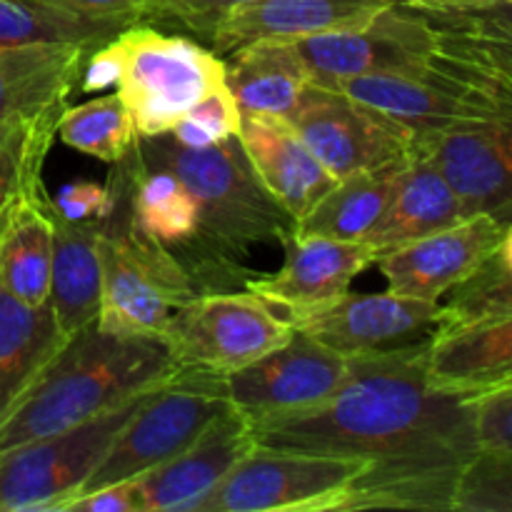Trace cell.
Returning a JSON list of instances; mask_svg holds the SVG:
<instances>
[{
    "mask_svg": "<svg viewBox=\"0 0 512 512\" xmlns=\"http://www.w3.org/2000/svg\"><path fill=\"white\" fill-rule=\"evenodd\" d=\"M425 343L353 355L323 403L250 425L255 443L363 460L345 510H450L478 448L468 400L430 385Z\"/></svg>",
    "mask_w": 512,
    "mask_h": 512,
    "instance_id": "1",
    "label": "cell"
},
{
    "mask_svg": "<svg viewBox=\"0 0 512 512\" xmlns=\"http://www.w3.org/2000/svg\"><path fill=\"white\" fill-rule=\"evenodd\" d=\"M145 165L178 175L198 205V238L178 255L198 293L225 290L250 278L240 258L250 245L273 243L293 233L295 220L275 203L250 168L238 135L210 148H183L170 138H138Z\"/></svg>",
    "mask_w": 512,
    "mask_h": 512,
    "instance_id": "2",
    "label": "cell"
},
{
    "mask_svg": "<svg viewBox=\"0 0 512 512\" xmlns=\"http://www.w3.org/2000/svg\"><path fill=\"white\" fill-rule=\"evenodd\" d=\"M158 338H123L95 323L65 338L0 423V450L73 428L178 375Z\"/></svg>",
    "mask_w": 512,
    "mask_h": 512,
    "instance_id": "3",
    "label": "cell"
},
{
    "mask_svg": "<svg viewBox=\"0 0 512 512\" xmlns=\"http://www.w3.org/2000/svg\"><path fill=\"white\" fill-rule=\"evenodd\" d=\"M138 145V143H135ZM135 145L113 165L100 218V308L95 325L123 338H158L178 305L198 293L178 255L138 228L133 215Z\"/></svg>",
    "mask_w": 512,
    "mask_h": 512,
    "instance_id": "4",
    "label": "cell"
},
{
    "mask_svg": "<svg viewBox=\"0 0 512 512\" xmlns=\"http://www.w3.org/2000/svg\"><path fill=\"white\" fill-rule=\"evenodd\" d=\"M120 55L118 95L138 138H158L208 93L225 85L218 53L185 35H165L150 23H133L113 38Z\"/></svg>",
    "mask_w": 512,
    "mask_h": 512,
    "instance_id": "5",
    "label": "cell"
},
{
    "mask_svg": "<svg viewBox=\"0 0 512 512\" xmlns=\"http://www.w3.org/2000/svg\"><path fill=\"white\" fill-rule=\"evenodd\" d=\"M290 335L288 318H278L273 305L258 295L205 290L173 310L163 345L178 370L223 378L263 358Z\"/></svg>",
    "mask_w": 512,
    "mask_h": 512,
    "instance_id": "6",
    "label": "cell"
},
{
    "mask_svg": "<svg viewBox=\"0 0 512 512\" xmlns=\"http://www.w3.org/2000/svg\"><path fill=\"white\" fill-rule=\"evenodd\" d=\"M158 388L73 428L0 450V512H58L60 503L78 493L120 430Z\"/></svg>",
    "mask_w": 512,
    "mask_h": 512,
    "instance_id": "7",
    "label": "cell"
},
{
    "mask_svg": "<svg viewBox=\"0 0 512 512\" xmlns=\"http://www.w3.org/2000/svg\"><path fill=\"white\" fill-rule=\"evenodd\" d=\"M363 473L358 458L255 443L198 512L345 510Z\"/></svg>",
    "mask_w": 512,
    "mask_h": 512,
    "instance_id": "8",
    "label": "cell"
},
{
    "mask_svg": "<svg viewBox=\"0 0 512 512\" xmlns=\"http://www.w3.org/2000/svg\"><path fill=\"white\" fill-rule=\"evenodd\" d=\"M228 408L218 375L180 370L140 405L75 495L150 473L183 453Z\"/></svg>",
    "mask_w": 512,
    "mask_h": 512,
    "instance_id": "9",
    "label": "cell"
},
{
    "mask_svg": "<svg viewBox=\"0 0 512 512\" xmlns=\"http://www.w3.org/2000/svg\"><path fill=\"white\" fill-rule=\"evenodd\" d=\"M310 83L325 85L375 73H420L438 50V28L428 13L390 3L373 18L313 38L295 40Z\"/></svg>",
    "mask_w": 512,
    "mask_h": 512,
    "instance_id": "10",
    "label": "cell"
},
{
    "mask_svg": "<svg viewBox=\"0 0 512 512\" xmlns=\"http://www.w3.org/2000/svg\"><path fill=\"white\" fill-rule=\"evenodd\" d=\"M285 120L335 180L363 170L395 168L415 155L418 135L413 130L323 85L310 83Z\"/></svg>",
    "mask_w": 512,
    "mask_h": 512,
    "instance_id": "11",
    "label": "cell"
},
{
    "mask_svg": "<svg viewBox=\"0 0 512 512\" xmlns=\"http://www.w3.org/2000/svg\"><path fill=\"white\" fill-rule=\"evenodd\" d=\"M348 373L350 358L293 328L283 345L218 380L228 403L255 425L323 403Z\"/></svg>",
    "mask_w": 512,
    "mask_h": 512,
    "instance_id": "12",
    "label": "cell"
},
{
    "mask_svg": "<svg viewBox=\"0 0 512 512\" xmlns=\"http://www.w3.org/2000/svg\"><path fill=\"white\" fill-rule=\"evenodd\" d=\"M438 300L388 293H348L310 308L288 310V323L325 348L353 358L378 350L405 348L430 338Z\"/></svg>",
    "mask_w": 512,
    "mask_h": 512,
    "instance_id": "13",
    "label": "cell"
},
{
    "mask_svg": "<svg viewBox=\"0 0 512 512\" xmlns=\"http://www.w3.org/2000/svg\"><path fill=\"white\" fill-rule=\"evenodd\" d=\"M415 155L428 160L443 175L468 218L485 213L510 223V120H463L423 133L415 140Z\"/></svg>",
    "mask_w": 512,
    "mask_h": 512,
    "instance_id": "14",
    "label": "cell"
},
{
    "mask_svg": "<svg viewBox=\"0 0 512 512\" xmlns=\"http://www.w3.org/2000/svg\"><path fill=\"white\" fill-rule=\"evenodd\" d=\"M325 88V85H323ZM328 88L340 90L388 118L413 130L415 135L433 133L463 120H510L512 103L483 93L458 78L423 68L420 73H375L343 78Z\"/></svg>",
    "mask_w": 512,
    "mask_h": 512,
    "instance_id": "15",
    "label": "cell"
},
{
    "mask_svg": "<svg viewBox=\"0 0 512 512\" xmlns=\"http://www.w3.org/2000/svg\"><path fill=\"white\" fill-rule=\"evenodd\" d=\"M510 235L512 228L505 220L485 213L470 215L460 223L388 250L375 263L393 293L440 300Z\"/></svg>",
    "mask_w": 512,
    "mask_h": 512,
    "instance_id": "16",
    "label": "cell"
},
{
    "mask_svg": "<svg viewBox=\"0 0 512 512\" xmlns=\"http://www.w3.org/2000/svg\"><path fill=\"white\" fill-rule=\"evenodd\" d=\"M253 445V428L230 405L183 453L135 478L140 512H198Z\"/></svg>",
    "mask_w": 512,
    "mask_h": 512,
    "instance_id": "17",
    "label": "cell"
},
{
    "mask_svg": "<svg viewBox=\"0 0 512 512\" xmlns=\"http://www.w3.org/2000/svg\"><path fill=\"white\" fill-rule=\"evenodd\" d=\"M280 245L285 250L283 268L273 275L248 278L243 288L268 305H280L285 310L310 308L338 298L378 260V253L363 240L288 233Z\"/></svg>",
    "mask_w": 512,
    "mask_h": 512,
    "instance_id": "18",
    "label": "cell"
},
{
    "mask_svg": "<svg viewBox=\"0 0 512 512\" xmlns=\"http://www.w3.org/2000/svg\"><path fill=\"white\" fill-rule=\"evenodd\" d=\"M238 140L260 183L293 220L333 188V175L280 115H243Z\"/></svg>",
    "mask_w": 512,
    "mask_h": 512,
    "instance_id": "19",
    "label": "cell"
},
{
    "mask_svg": "<svg viewBox=\"0 0 512 512\" xmlns=\"http://www.w3.org/2000/svg\"><path fill=\"white\" fill-rule=\"evenodd\" d=\"M395 0H250L235 8L210 35L215 53H235L258 40L313 38L373 18Z\"/></svg>",
    "mask_w": 512,
    "mask_h": 512,
    "instance_id": "20",
    "label": "cell"
},
{
    "mask_svg": "<svg viewBox=\"0 0 512 512\" xmlns=\"http://www.w3.org/2000/svg\"><path fill=\"white\" fill-rule=\"evenodd\" d=\"M425 375L433 388L463 400L512 383V318L433 330Z\"/></svg>",
    "mask_w": 512,
    "mask_h": 512,
    "instance_id": "21",
    "label": "cell"
},
{
    "mask_svg": "<svg viewBox=\"0 0 512 512\" xmlns=\"http://www.w3.org/2000/svg\"><path fill=\"white\" fill-rule=\"evenodd\" d=\"M88 53L75 45L0 48V123L68 108Z\"/></svg>",
    "mask_w": 512,
    "mask_h": 512,
    "instance_id": "22",
    "label": "cell"
},
{
    "mask_svg": "<svg viewBox=\"0 0 512 512\" xmlns=\"http://www.w3.org/2000/svg\"><path fill=\"white\" fill-rule=\"evenodd\" d=\"M463 218L468 215L443 175L428 160L413 155L400 168L393 195L363 243H368L380 258L388 250L460 223Z\"/></svg>",
    "mask_w": 512,
    "mask_h": 512,
    "instance_id": "23",
    "label": "cell"
},
{
    "mask_svg": "<svg viewBox=\"0 0 512 512\" xmlns=\"http://www.w3.org/2000/svg\"><path fill=\"white\" fill-rule=\"evenodd\" d=\"M53 265V215L45 188L20 195L0 215V288L25 305H45Z\"/></svg>",
    "mask_w": 512,
    "mask_h": 512,
    "instance_id": "24",
    "label": "cell"
},
{
    "mask_svg": "<svg viewBox=\"0 0 512 512\" xmlns=\"http://www.w3.org/2000/svg\"><path fill=\"white\" fill-rule=\"evenodd\" d=\"M50 295L55 323L65 338L95 323L100 308V220H65L53 213Z\"/></svg>",
    "mask_w": 512,
    "mask_h": 512,
    "instance_id": "25",
    "label": "cell"
},
{
    "mask_svg": "<svg viewBox=\"0 0 512 512\" xmlns=\"http://www.w3.org/2000/svg\"><path fill=\"white\" fill-rule=\"evenodd\" d=\"M225 83L240 115H285L298 105L310 85V75L293 43L258 40L230 53Z\"/></svg>",
    "mask_w": 512,
    "mask_h": 512,
    "instance_id": "26",
    "label": "cell"
},
{
    "mask_svg": "<svg viewBox=\"0 0 512 512\" xmlns=\"http://www.w3.org/2000/svg\"><path fill=\"white\" fill-rule=\"evenodd\" d=\"M63 343L50 303L33 308L0 288V423Z\"/></svg>",
    "mask_w": 512,
    "mask_h": 512,
    "instance_id": "27",
    "label": "cell"
},
{
    "mask_svg": "<svg viewBox=\"0 0 512 512\" xmlns=\"http://www.w3.org/2000/svg\"><path fill=\"white\" fill-rule=\"evenodd\" d=\"M403 165L338 178L303 218L295 220L293 233L333 240H365L383 215Z\"/></svg>",
    "mask_w": 512,
    "mask_h": 512,
    "instance_id": "28",
    "label": "cell"
},
{
    "mask_svg": "<svg viewBox=\"0 0 512 512\" xmlns=\"http://www.w3.org/2000/svg\"><path fill=\"white\" fill-rule=\"evenodd\" d=\"M133 25L125 18H95L53 0H0V48L75 45L95 50Z\"/></svg>",
    "mask_w": 512,
    "mask_h": 512,
    "instance_id": "29",
    "label": "cell"
},
{
    "mask_svg": "<svg viewBox=\"0 0 512 512\" xmlns=\"http://www.w3.org/2000/svg\"><path fill=\"white\" fill-rule=\"evenodd\" d=\"M133 215L143 233L180 255L198 238V205L183 180L168 168L145 165L135 145Z\"/></svg>",
    "mask_w": 512,
    "mask_h": 512,
    "instance_id": "30",
    "label": "cell"
},
{
    "mask_svg": "<svg viewBox=\"0 0 512 512\" xmlns=\"http://www.w3.org/2000/svg\"><path fill=\"white\" fill-rule=\"evenodd\" d=\"M63 110L13 115L0 123V215L20 195L43 188V165Z\"/></svg>",
    "mask_w": 512,
    "mask_h": 512,
    "instance_id": "31",
    "label": "cell"
},
{
    "mask_svg": "<svg viewBox=\"0 0 512 512\" xmlns=\"http://www.w3.org/2000/svg\"><path fill=\"white\" fill-rule=\"evenodd\" d=\"M448 293L450 300L440 305L433 330L512 318V235Z\"/></svg>",
    "mask_w": 512,
    "mask_h": 512,
    "instance_id": "32",
    "label": "cell"
},
{
    "mask_svg": "<svg viewBox=\"0 0 512 512\" xmlns=\"http://www.w3.org/2000/svg\"><path fill=\"white\" fill-rule=\"evenodd\" d=\"M58 138L68 148L115 165L138 143L133 118L118 93L100 95L75 108H65L58 120Z\"/></svg>",
    "mask_w": 512,
    "mask_h": 512,
    "instance_id": "33",
    "label": "cell"
},
{
    "mask_svg": "<svg viewBox=\"0 0 512 512\" xmlns=\"http://www.w3.org/2000/svg\"><path fill=\"white\" fill-rule=\"evenodd\" d=\"M455 512H512V453H478L455 485Z\"/></svg>",
    "mask_w": 512,
    "mask_h": 512,
    "instance_id": "34",
    "label": "cell"
},
{
    "mask_svg": "<svg viewBox=\"0 0 512 512\" xmlns=\"http://www.w3.org/2000/svg\"><path fill=\"white\" fill-rule=\"evenodd\" d=\"M238 103L230 93L228 83L218 90L205 95L200 103H195L178 123L170 128V138L183 148H210V145L225 143L240 133Z\"/></svg>",
    "mask_w": 512,
    "mask_h": 512,
    "instance_id": "35",
    "label": "cell"
},
{
    "mask_svg": "<svg viewBox=\"0 0 512 512\" xmlns=\"http://www.w3.org/2000/svg\"><path fill=\"white\" fill-rule=\"evenodd\" d=\"M475 448L512 453V383L468 398Z\"/></svg>",
    "mask_w": 512,
    "mask_h": 512,
    "instance_id": "36",
    "label": "cell"
},
{
    "mask_svg": "<svg viewBox=\"0 0 512 512\" xmlns=\"http://www.w3.org/2000/svg\"><path fill=\"white\" fill-rule=\"evenodd\" d=\"M250 0H150L145 23H168L210 40L213 30L235 8Z\"/></svg>",
    "mask_w": 512,
    "mask_h": 512,
    "instance_id": "37",
    "label": "cell"
},
{
    "mask_svg": "<svg viewBox=\"0 0 512 512\" xmlns=\"http://www.w3.org/2000/svg\"><path fill=\"white\" fill-rule=\"evenodd\" d=\"M110 190L108 183L100 185L93 180H73V183L63 185L55 198H50V208L55 215L65 220H100L108 210Z\"/></svg>",
    "mask_w": 512,
    "mask_h": 512,
    "instance_id": "38",
    "label": "cell"
},
{
    "mask_svg": "<svg viewBox=\"0 0 512 512\" xmlns=\"http://www.w3.org/2000/svg\"><path fill=\"white\" fill-rule=\"evenodd\" d=\"M58 512H140L138 483L123 480V483L103 485L90 493H80L60 503Z\"/></svg>",
    "mask_w": 512,
    "mask_h": 512,
    "instance_id": "39",
    "label": "cell"
},
{
    "mask_svg": "<svg viewBox=\"0 0 512 512\" xmlns=\"http://www.w3.org/2000/svg\"><path fill=\"white\" fill-rule=\"evenodd\" d=\"M120 75V55L115 48L113 38L108 43L98 45L95 50H90L88 58H85L83 70H80V90L83 93H100V90L113 88V83H118Z\"/></svg>",
    "mask_w": 512,
    "mask_h": 512,
    "instance_id": "40",
    "label": "cell"
},
{
    "mask_svg": "<svg viewBox=\"0 0 512 512\" xmlns=\"http://www.w3.org/2000/svg\"><path fill=\"white\" fill-rule=\"evenodd\" d=\"M53 3L95 18H125L133 23H145L150 8V0H53Z\"/></svg>",
    "mask_w": 512,
    "mask_h": 512,
    "instance_id": "41",
    "label": "cell"
},
{
    "mask_svg": "<svg viewBox=\"0 0 512 512\" xmlns=\"http://www.w3.org/2000/svg\"><path fill=\"white\" fill-rule=\"evenodd\" d=\"M400 3L423 13H475V10L508 5L510 0H400Z\"/></svg>",
    "mask_w": 512,
    "mask_h": 512,
    "instance_id": "42",
    "label": "cell"
}]
</instances>
